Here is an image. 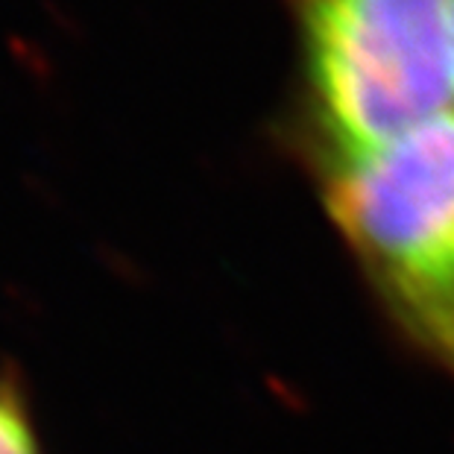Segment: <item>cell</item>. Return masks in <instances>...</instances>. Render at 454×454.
Masks as SVG:
<instances>
[{
	"label": "cell",
	"instance_id": "1",
	"mask_svg": "<svg viewBox=\"0 0 454 454\" xmlns=\"http://www.w3.org/2000/svg\"><path fill=\"white\" fill-rule=\"evenodd\" d=\"M325 206L393 314L454 370V109L325 156Z\"/></svg>",
	"mask_w": 454,
	"mask_h": 454
},
{
	"label": "cell",
	"instance_id": "5",
	"mask_svg": "<svg viewBox=\"0 0 454 454\" xmlns=\"http://www.w3.org/2000/svg\"><path fill=\"white\" fill-rule=\"evenodd\" d=\"M42 4V9L47 12V18L59 27V30L65 33V35H71V38H85V27L76 21V15L71 12L67 6H62L59 0H38Z\"/></svg>",
	"mask_w": 454,
	"mask_h": 454
},
{
	"label": "cell",
	"instance_id": "6",
	"mask_svg": "<svg viewBox=\"0 0 454 454\" xmlns=\"http://www.w3.org/2000/svg\"><path fill=\"white\" fill-rule=\"evenodd\" d=\"M451 30H454V0H451Z\"/></svg>",
	"mask_w": 454,
	"mask_h": 454
},
{
	"label": "cell",
	"instance_id": "2",
	"mask_svg": "<svg viewBox=\"0 0 454 454\" xmlns=\"http://www.w3.org/2000/svg\"><path fill=\"white\" fill-rule=\"evenodd\" d=\"M325 156L375 150L454 109L451 0H299Z\"/></svg>",
	"mask_w": 454,
	"mask_h": 454
},
{
	"label": "cell",
	"instance_id": "3",
	"mask_svg": "<svg viewBox=\"0 0 454 454\" xmlns=\"http://www.w3.org/2000/svg\"><path fill=\"white\" fill-rule=\"evenodd\" d=\"M0 454H38L33 431L12 393H0Z\"/></svg>",
	"mask_w": 454,
	"mask_h": 454
},
{
	"label": "cell",
	"instance_id": "4",
	"mask_svg": "<svg viewBox=\"0 0 454 454\" xmlns=\"http://www.w3.org/2000/svg\"><path fill=\"white\" fill-rule=\"evenodd\" d=\"M6 47H9V53H12V59L24 67V74L30 76L38 89H42V85H51L53 65H51V59H47V53L42 51V47H38L35 42H30V38L15 35V33L6 35Z\"/></svg>",
	"mask_w": 454,
	"mask_h": 454
}]
</instances>
